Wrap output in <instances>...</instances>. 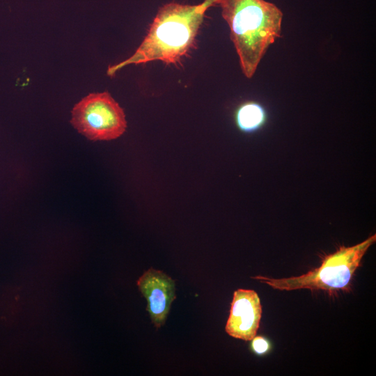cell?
I'll list each match as a JSON object with an SVG mask.
<instances>
[{
  "label": "cell",
  "mask_w": 376,
  "mask_h": 376,
  "mask_svg": "<svg viewBox=\"0 0 376 376\" xmlns=\"http://www.w3.org/2000/svg\"><path fill=\"white\" fill-rule=\"evenodd\" d=\"M375 241L374 234L354 246H341L334 253L324 256L319 267L299 276L272 279L256 276L252 278L279 290H322L329 293L346 290L356 270L361 266L363 256Z\"/></svg>",
  "instance_id": "cell-3"
},
{
  "label": "cell",
  "mask_w": 376,
  "mask_h": 376,
  "mask_svg": "<svg viewBox=\"0 0 376 376\" xmlns=\"http://www.w3.org/2000/svg\"><path fill=\"white\" fill-rule=\"evenodd\" d=\"M268 114L259 102L248 101L240 104L235 111L234 120L237 129L245 134L261 130L267 123Z\"/></svg>",
  "instance_id": "cell-7"
},
{
  "label": "cell",
  "mask_w": 376,
  "mask_h": 376,
  "mask_svg": "<svg viewBox=\"0 0 376 376\" xmlns=\"http://www.w3.org/2000/svg\"><path fill=\"white\" fill-rule=\"evenodd\" d=\"M71 124L92 141H109L120 136L127 121L123 109L108 92L90 93L75 105Z\"/></svg>",
  "instance_id": "cell-4"
},
{
  "label": "cell",
  "mask_w": 376,
  "mask_h": 376,
  "mask_svg": "<svg viewBox=\"0 0 376 376\" xmlns=\"http://www.w3.org/2000/svg\"><path fill=\"white\" fill-rule=\"evenodd\" d=\"M251 340V348L255 353L264 354L269 350V343L264 337L255 336Z\"/></svg>",
  "instance_id": "cell-8"
},
{
  "label": "cell",
  "mask_w": 376,
  "mask_h": 376,
  "mask_svg": "<svg viewBox=\"0 0 376 376\" xmlns=\"http://www.w3.org/2000/svg\"><path fill=\"white\" fill-rule=\"evenodd\" d=\"M244 75L251 78L268 47L280 37L283 13L265 0H219Z\"/></svg>",
  "instance_id": "cell-2"
},
{
  "label": "cell",
  "mask_w": 376,
  "mask_h": 376,
  "mask_svg": "<svg viewBox=\"0 0 376 376\" xmlns=\"http://www.w3.org/2000/svg\"><path fill=\"white\" fill-rule=\"evenodd\" d=\"M219 0H204L197 5L169 3L157 12L146 37L128 58L109 66L107 75L113 76L131 64L161 61L176 63L193 46L207 10Z\"/></svg>",
  "instance_id": "cell-1"
},
{
  "label": "cell",
  "mask_w": 376,
  "mask_h": 376,
  "mask_svg": "<svg viewBox=\"0 0 376 376\" xmlns=\"http://www.w3.org/2000/svg\"><path fill=\"white\" fill-rule=\"evenodd\" d=\"M261 316L262 306L257 292L237 289L233 293L226 332L235 338L251 340L257 334Z\"/></svg>",
  "instance_id": "cell-5"
},
{
  "label": "cell",
  "mask_w": 376,
  "mask_h": 376,
  "mask_svg": "<svg viewBox=\"0 0 376 376\" xmlns=\"http://www.w3.org/2000/svg\"><path fill=\"white\" fill-rule=\"evenodd\" d=\"M137 286L147 300L146 309L158 329L164 324L175 299V281L166 274L151 267L137 280Z\"/></svg>",
  "instance_id": "cell-6"
}]
</instances>
